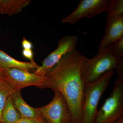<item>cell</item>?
Segmentation results:
<instances>
[{"label":"cell","instance_id":"5b68a950","mask_svg":"<svg viewBox=\"0 0 123 123\" xmlns=\"http://www.w3.org/2000/svg\"><path fill=\"white\" fill-rule=\"evenodd\" d=\"M54 93L50 103L37 108L41 117L47 123H72V116L66 99L60 92Z\"/></svg>","mask_w":123,"mask_h":123},{"label":"cell","instance_id":"52a82bcc","mask_svg":"<svg viewBox=\"0 0 123 123\" xmlns=\"http://www.w3.org/2000/svg\"><path fill=\"white\" fill-rule=\"evenodd\" d=\"M6 80L14 90L35 86L43 88L45 76H40L18 68H1Z\"/></svg>","mask_w":123,"mask_h":123},{"label":"cell","instance_id":"ba28073f","mask_svg":"<svg viewBox=\"0 0 123 123\" xmlns=\"http://www.w3.org/2000/svg\"><path fill=\"white\" fill-rule=\"evenodd\" d=\"M111 0H81L77 8L62 20L74 24L84 18H92L106 10Z\"/></svg>","mask_w":123,"mask_h":123},{"label":"cell","instance_id":"44dd1931","mask_svg":"<svg viewBox=\"0 0 123 123\" xmlns=\"http://www.w3.org/2000/svg\"><path fill=\"white\" fill-rule=\"evenodd\" d=\"M36 123H47L46 121H44V120L43 119V118L40 119L39 120H37L36 121Z\"/></svg>","mask_w":123,"mask_h":123},{"label":"cell","instance_id":"30bf717a","mask_svg":"<svg viewBox=\"0 0 123 123\" xmlns=\"http://www.w3.org/2000/svg\"><path fill=\"white\" fill-rule=\"evenodd\" d=\"M20 91L21 90H14L11 96L21 118L36 120L42 119L38 108H34L27 104L21 97Z\"/></svg>","mask_w":123,"mask_h":123},{"label":"cell","instance_id":"e0dca14e","mask_svg":"<svg viewBox=\"0 0 123 123\" xmlns=\"http://www.w3.org/2000/svg\"><path fill=\"white\" fill-rule=\"evenodd\" d=\"M22 55L25 58L30 60L31 62H34V52L32 50L23 49L22 51Z\"/></svg>","mask_w":123,"mask_h":123},{"label":"cell","instance_id":"ffe728a7","mask_svg":"<svg viewBox=\"0 0 123 123\" xmlns=\"http://www.w3.org/2000/svg\"><path fill=\"white\" fill-rule=\"evenodd\" d=\"M6 81L5 78L2 73V72L0 70V84Z\"/></svg>","mask_w":123,"mask_h":123},{"label":"cell","instance_id":"2e32d148","mask_svg":"<svg viewBox=\"0 0 123 123\" xmlns=\"http://www.w3.org/2000/svg\"><path fill=\"white\" fill-rule=\"evenodd\" d=\"M109 47L117 58L120 59L123 57V38L111 45Z\"/></svg>","mask_w":123,"mask_h":123},{"label":"cell","instance_id":"7a4b0ae2","mask_svg":"<svg viewBox=\"0 0 123 123\" xmlns=\"http://www.w3.org/2000/svg\"><path fill=\"white\" fill-rule=\"evenodd\" d=\"M114 74L108 72L96 80L85 84L81 111V123H93L102 95L107 88Z\"/></svg>","mask_w":123,"mask_h":123},{"label":"cell","instance_id":"7402d4cb","mask_svg":"<svg viewBox=\"0 0 123 123\" xmlns=\"http://www.w3.org/2000/svg\"><path fill=\"white\" fill-rule=\"evenodd\" d=\"M115 123H123V118H121Z\"/></svg>","mask_w":123,"mask_h":123},{"label":"cell","instance_id":"8fae6325","mask_svg":"<svg viewBox=\"0 0 123 123\" xmlns=\"http://www.w3.org/2000/svg\"><path fill=\"white\" fill-rule=\"evenodd\" d=\"M35 62H26L15 59L0 50V68H18L30 72L39 67Z\"/></svg>","mask_w":123,"mask_h":123},{"label":"cell","instance_id":"277c9868","mask_svg":"<svg viewBox=\"0 0 123 123\" xmlns=\"http://www.w3.org/2000/svg\"><path fill=\"white\" fill-rule=\"evenodd\" d=\"M123 118V75H118L113 90L97 111L93 123H115Z\"/></svg>","mask_w":123,"mask_h":123},{"label":"cell","instance_id":"6da1fadb","mask_svg":"<svg viewBox=\"0 0 123 123\" xmlns=\"http://www.w3.org/2000/svg\"><path fill=\"white\" fill-rule=\"evenodd\" d=\"M87 57L75 49L64 56L45 76L43 88L60 92L66 99L73 121L81 123V111L85 85L82 68Z\"/></svg>","mask_w":123,"mask_h":123},{"label":"cell","instance_id":"cb8c5ba5","mask_svg":"<svg viewBox=\"0 0 123 123\" xmlns=\"http://www.w3.org/2000/svg\"></svg>","mask_w":123,"mask_h":123},{"label":"cell","instance_id":"3957f363","mask_svg":"<svg viewBox=\"0 0 123 123\" xmlns=\"http://www.w3.org/2000/svg\"><path fill=\"white\" fill-rule=\"evenodd\" d=\"M119 59L110 47L97 53L91 59L87 58L81 70L82 79L85 85L96 80L108 72L115 70Z\"/></svg>","mask_w":123,"mask_h":123},{"label":"cell","instance_id":"9c48e42d","mask_svg":"<svg viewBox=\"0 0 123 123\" xmlns=\"http://www.w3.org/2000/svg\"><path fill=\"white\" fill-rule=\"evenodd\" d=\"M123 38V14L107 18L105 35L98 53L109 47Z\"/></svg>","mask_w":123,"mask_h":123},{"label":"cell","instance_id":"4fadbf2b","mask_svg":"<svg viewBox=\"0 0 123 123\" xmlns=\"http://www.w3.org/2000/svg\"><path fill=\"white\" fill-rule=\"evenodd\" d=\"M21 118L14 105L11 95L7 98L1 114V123H17Z\"/></svg>","mask_w":123,"mask_h":123},{"label":"cell","instance_id":"9a60e30c","mask_svg":"<svg viewBox=\"0 0 123 123\" xmlns=\"http://www.w3.org/2000/svg\"><path fill=\"white\" fill-rule=\"evenodd\" d=\"M107 18L123 14V0H111L107 9Z\"/></svg>","mask_w":123,"mask_h":123},{"label":"cell","instance_id":"8992f818","mask_svg":"<svg viewBox=\"0 0 123 123\" xmlns=\"http://www.w3.org/2000/svg\"><path fill=\"white\" fill-rule=\"evenodd\" d=\"M77 41L76 36L62 38L58 42L57 48L43 60L42 65L39 66L34 73L39 76H46L64 56L76 49Z\"/></svg>","mask_w":123,"mask_h":123},{"label":"cell","instance_id":"d6986e66","mask_svg":"<svg viewBox=\"0 0 123 123\" xmlns=\"http://www.w3.org/2000/svg\"><path fill=\"white\" fill-rule=\"evenodd\" d=\"M37 121V120L21 118L17 123H36Z\"/></svg>","mask_w":123,"mask_h":123},{"label":"cell","instance_id":"5bb4252c","mask_svg":"<svg viewBox=\"0 0 123 123\" xmlns=\"http://www.w3.org/2000/svg\"><path fill=\"white\" fill-rule=\"evenodd\" d=\"M14 91L7 81L0 84V123L2 111L7 98L11 95Z\"/></svg>","mask_w":123,"mask_h":123},{"label":"cell","instance_id":"ac0fdd59","mask_svg":"<svg viewBox=\"0 0 123 123\" xmlns=\"http://www.w3.org/2000/svg\"><path fill=\"white\" fill-rule=\"evenodd\" d=\"M22 47L23 49L32 50L33 48V44L31 42L26 39L24 37L22 42Z\"/></svg>","mask_w":123,"mask_h":123},{"label":"cell","instance_id":"603a6c76","mask_svg":"<svg viewBox=\"0 0 123 123\" xmlns=\"http://www.w3.org/2000/svg\"><path fill=\"white\" fill-rule=\"evenodd\" d=\"M74 123V122H73V121H72V123Z\"/></svg>","mask_w":123,"mask_h":123},{"label":"cell","instance_id":"7c38bea8","mask_svg":"<svg viewBox=\"0 0 123 123\" xmlns=\"http://www.w3.org/2000/svg\"><path fill=\"white\" fill-rule=\"evenodd\" d=\"M30 0H0V12L11 16L20 12Z\"/></svg>","mask_w":123,"mask_h":123}]
</instances>
